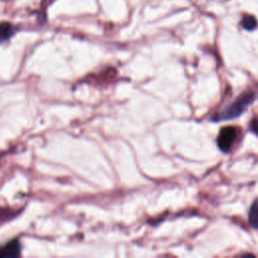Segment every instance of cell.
I'll return each mask as SVG.
<instances>
[{"label":"cell","instance_id":"4","mask_svg":"<svg viewBox=\"0 0 258 258\" xmlns=\"http://www.w3.org/2000/svg\"><path fill=\"white\" fill-rule=\"evenodd\" d=\"M249 224L252 228L258 229V200L252 204L249 211Z\"/></svg>","mask_w":258,"mask_h":258},{"label":"cell","instance_id":"6","mask_svg":"<svg viewBox=\"0 0 258 258\" xmlns=\"http://www.w3.org/2000/svg\"><path fill=\"white\" fill-rule=\"evenodd\" d=\"M241 24H242V26L246 30H254L257 27V25H258L256 18L254 16H252V15L244 16L242 21H241Z\"/></svg>","mask_w":258,"mask_h":258},{"label":"cell","instance_id":"5","mask_svg":"<svg viewBox=\"0 0 258 258\" xmlns=\"http://www.w3.org/2000/svg\"><path fill=\"white\" fill-rule=\"evenodd\" d=\"M13 34V26L8 22L0 23V42L9 39Z\"/></svg>","mask_w":258,"mask_h":258},{"label":"cell","instance_id":"2","mask_svg":"<svg viewBox=\"0 0 258 258\" xmlns=\"http://www.w3.org/2000/svg\"><path fill=\"white\" fill-rule=\"evenodd\" d=\"M237 137V129L233 126H227L221 129L218 138H217V144L219 148L224 151L228 152L232 146L234 141Z\"/></svg>","mask_w":258,"mask_h":258},{"label":"cell","instance_id":"7","mask_svg":"<svg viewBox=\"0 0 258 258\" xmlns=\"http://www.w3.org/2000/svg\"><path fill=\"white\" fill-rule=\"evenodd\" d=\"M251 130L253 132H255L257 135H258V120L254 119L252 122H251Z\"/></svg>","mask_w":258,"mask_h":258},{"label":"cell","instance_id":"3","mask_svg":"<svg viewBox=\"0 0 258 258\" xmlns=\"http://www.w3.org/2000/svg\"><path fill=\"white\" fill-rule=\"evenodd\" d=\"M20 253V244L18 241H11L10 243L0 248V257L18 256Z\"/></svg>","mask_w":258,"mask_h":258},{"label":"cell","instance_id":"1","mask_svg":"<svg viewBox=\"0 0 258 258\" xmlns=\"http://www.w3.org/2000/svg\"><path fill=\"white\" fill-rule=\"evenodd\" d=\"M254 100H255V94L253 92L244 93L240 95L225 110H223L221 113L213 117L212 120L215 122H218V121H226V120H232V119L238 118L246 111L248 106L252 104Z\"/></svg>","mask_w":258,"mask_h":258}]
</instances>
